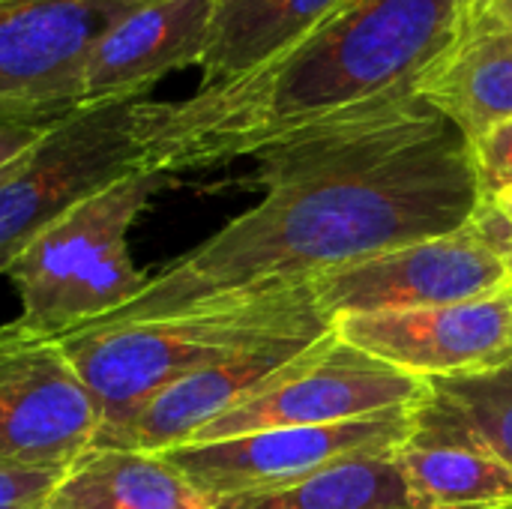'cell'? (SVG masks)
<instances>
[{"label": "cell", "mask_w": 512, "mask_h": 509, "mask_svg": "<svg viewBox=\"0 0 512 509\" xmlns=\"http://www.w3.org/2000/svg\"><path fill=\"white\" fill-rule=\"evenodd\" d=\"M51 123H6L0 120V180L12 174V168L42 141Z\"/></svg>", "instance_id": "7402d4cb"}, {"label": "cell", "mask_w": 512, "mask_h": 509, "mask_svg": "<svg viewBox=\"0 0 512 509\" xmlns=\"http://www.w3.org/2000/svg\"><path fill=\"white\" fill-rule=\"evenodd\" d=\"M417 96L441 111L468 144L512 120V30L456 33V42L417 81Z\"/></svg>", "instance_id": "9a60e30c"}, {"label": "cell", "mask_w": 512, "mask_h": 509, "mask_svg": "<svg viewBox=\"0 0 512 509\" xmlns=\"http://www.w3.org/2000/svg\"><path fill=\"white\" fill-rule=\"evenodd\" d=\"M471 162L480 198L492 201L512 189V120L471 141Z\"/></svg>", "instance_id": "ffe728a7"}, {"label": "cell", "mask_w": 512, "mask_h": 509, "mask_svg": "<svg viewBox=\"0 0 512 509\" xmlns=\"http://www.w3.org/2000/svg\"><path fill=\"white\" fill-rule=\"evenodd\" d=\"M429 405L512 468V363L483 375L429 381Z\"/></svg>", "instance_id": "d6986e66"}, {"label": "cell", "mask_w": 512, "mask_h": 509, "mask_svg": "<svg viewBox=\"0 0 512 509\" xmlns=\"http://www.w3.org/2000/svg\"><path fill=\"white\" fill-rule=\"evenodd\" d=\"M486 27L512 30V0H459V33Z\"/></svg>", "instance_id": "603a6c76"}, {"label": "cell", "mask_w": 512, "mask_h": 509, "mask_svg": "<svg viewBox=\"0 0 512 509\" xmlns=\"http://www.w3.org/2000/svg\"><path fill=\"white\" fill-rule=\"evenodd\" d=\"M351 0H213L201 87L237 78L294 45Z\"/></svg>", "instance_id": "e0dca14e"}, {"label": "cell", "mask_w": 512, "mask_h": 509, "mask_svg": "<svg viewBox=\"0 0 512 509\" xmlns=\"http://www.w3.org/2000/svg\"><path fill=\"white\" fill-rule=\"evenodd\" d=\"M411 509H512V468L453 426L429 399L411 438L393 453Z\"/></svg>", "instance_id": "5bb4252c"}, {"label": "cell", "mask_w": 512, "mask_h": 509, "mask_svg": "<svg viewBox=\"0 0 512 509\" xmlns=\"http://www.w3.org/2000/svg\"><path fill=\"white\" fill-rule=\"evenodd\" d=\"M135 3H147V0H135Z\"/></svg>", "instance_id": "4316f807"}, {"label": "cell", "mask_w": 512, "mask_h": 509, "mask_svg": "<svg viewBox=\"0 0 512 509\" xmlns=\"http://www.w3.org/2000/svg\"><path fill=\"white\" fill-rule=\"evenodd\" d=\"M459 0H351L321 27L177 102L144 99V171L177 177L285 144L315 126L417 96L456 42Z\"/></svg>", "instance_id": "7a4b0ae2"}, {"label": "cell", "mask_w": 512, "mask_h": 509, "mask_svg": "<svg viewBox=\"0 0 512 509\" xmlns=\"http://www.w3.org/2000/svg\"><path fill=\"white\" fill-rule=\"evenodd\" d=\"M0 3H12V0H0Z\"/></svg>", "instance_id": "484cf974"}, {"label": "cell", "mask_w": 512, "mask_h": 509, "mask_svg": "<svg viewBox=\"0 0 512 509\" xmlns=\"http://www.w3.org/2000/svg\"><path fill=\"white\" fill-rule=\"evenodd\" d=\"M255 159L249 186L264 192L261 201L87 327L309 285L327 270L450 234L480 204L468 138L420 96L315 126Z\"/></svg>", "instance_id": "6da1fadb"}, {"label": "cell", "mask_w": 512, "mask_h": 509, "mask_svg": "<svg viewBox=\"0 0 512 509\" xmlns=\"http://www.w3.org/2000/svg\"><path fill=\"white\" fill-rule=\"evenodd\" d=\"M63 468H0V509H42Z\"/></svg>", "instance_id": "44dd1931"}, {"label": "cell", "mask_w": 512, "mask_h": 509, "mask_svg": "<svg viewBox=\"0 0 512 509\" xmlns=\"http://www.w3.org/2000/svg\"><path fill=\"white\" fill-rule=\"evenodd\" d=\"M213 0H147L123 9L90 51L84 105L150 96L171 72L201 66Z\"/></svg>", "instance_id": "7c38bea8"}, {"label": "cell", "mask_w": 512, "mask_h": 509, "mask_svg": "<svg viewBox=\"0 0 512 509\" xmlns=\"http://www.w3.org/2000/svg\"><path fill=\"white\" fill-rule=\"evenodd\" d=\"M99 429V402L60 336L0 324V468H63Z\"/></svg>", "instance_id": "52a82bcc"}, {"label": "cell", "mask_w": 512, "mask_h": 509, "mask_svg": "<svg viewBox=\"0 0 512 509\" xmlns=\"http://www.w3.org/2000/svg\"><path fill=\"white\" fill-rule=\"evenodd\" d=\"M414 411H387L330 426L264 429L225 441L183 444L162 456L216 504L294 486L348 459L393 456L414 432Z\"/></svg>", "instance_id": "8992f818"}, {"label": "cell", "mask_w": 512, "mask_h": 509, "mask_svg": "<svg viewBox=\"0 0 512 509\" xmlns=\"http://www.w3.org/2000/svg\"><path fill=\"white\" fill-rule=\"evenodd\" d=\"M333 333L420 381L468 378L512 363V288L429 309L348 315Z\"/></svg>", "instance_id": "30bf717a"}, {"label": "cell", "mask_w": 512, "mask_h": 509, "mask_svg": "<svg viewBox=\"0 0 512 509\" xmlns=\"http://www.w3.org/2000/svg\"><path fill=\"white\" fill-rule=\"evenodd\" d=\"M483 201H486V198H483ZM492 201H498V204L512 216V189L510 192H504V195H498V198H492Z\"/></svg>", "instance_id": "cb8c5ba5"}, {"label": "cell", "mask_w": 512, "mask_h": 509, "mask_svg": "<svg viewBox=\"0 0 512 509\" xmlns=\"http://www.w3.org/2000/svg\"><path fill=\"white\" fill-rule=\"evenodd\" d=\"M330 330L312 285H294L162 318L84 327L60 342L102 411L93 447H120L141 411L180 378L270 345H312Z\"/></svg>", "instance_id": "3957f363"}, {"label": "cell", "mask_w": 512, "mask_h": 509, "mask_svg": "<svg viewBox=\"0 0 512 509\" xmlns=\"http://www.w3.org/2000/svg\"><path fill=\"white\" fill-rule=\"evenodd\" d=\"M135 0L0 3V120L54 123L84 108V75L102 30Z\"/></svg>", "instance_id": "ba28073f"}, {"label": "cell", "mask_w": 512, "mask_h": 509, "mask_svg": "<svg viewBox=\"0 0 512 509\" xmlns=\"http://www.w3.org/2000/svg\"><path fill=\"white\" fill-rule=\"evenodd\" d=\"M426 399L429 381L357 351L330 330L309 345L270 390L213 420L189 444L225 441L264 429L330 426L387 411H414Z\"/></svg>", "instance_id": "5b68a950"}, {"label": "cell", "mask_w": 512, "mask_h": 509, "mask_svg": "<svg viewBox=\"0 0 512 509\" xmlns=\"http://www.w3.org/2000/svg\"><path fill=\"white\" fill-rule=\"evenodd\" d=\"M306 348L309 345H270L180 378L141 411L123 444L111 450L165 453L189 444L204 426L270 390Z\"/></svg>", "instance_id": "4fadbf2b"}, {"label": "cell", "mask_w": 512, "mask_h": 509, "mask_svg": "<svg viewBox=\"0 0 512 509\" xmlns=\"http://www.w3.org/2000/svg\"><path fill=\"white\" fill-rule=\"evenodd\" d=\"M42 509H216L162 453L90 447L66 465Z\"/></svg>", "instance_id": "2e32d148"}, {"label": "cell", "mask_w": 512, "mask_h": 509, "mask_svg": "<svg viewBox=\"0 0 512 509\" xmlns=\"http://www.w3.org/2000/svg\"><path fill=\"white\" fill-rule=\"evenodd\" d=\"M150 96L84 105L48 126L0 180V273L63 213L111 183L144 171L138 108Z\"/></svg>", "instance_id": "277c9868"}, {"label": "cell", "mask_w": 512, "mask_h": 509, "mask_svg": "<svg viewBox=\"0 0 512 509\" xmlns=\"http://www.w3.org/2000/svg\"><path fill=\"white\" fill-rule=\"evenodd\" d=\"M312 294L330 318L408 312L492 297L512 288L507 261L465 222L462 228L396 246L315 276Z\"/></svg>", "instance_id": "9c48e42d"}, {"label": "cell", "mask_w": 512, "mask_h": 509, "mask_svg": "<svg viewBox=\"0 0 512 509\" xmlns=\"http://www.w3.org/2000/svg\"><path fill=\"white\" fill-rule=\"evenodd\" d=\"M171 183L174 180L165 174L135 171L48 225L6 270L21 300V315L15 324L36 330L54 297L75 276L90 270L108 249L126 243L132 222L144 213L150 198Z\"/></svg>", "instance_id": "8fae6325"}, {"label": "cell", "mask_w": 512, "mask_h": 509, "mask_svg": "<svg viewBox=\"0 0 512 509\" xmlns=\"http://www.w3.org/2000/svg\"><path fill=\"white\" fill-rule=\"evenodd\" d=\"M507 267H510V276H512V252L507 255Z\"/></svg>", "instance_id": "d4e9b609"}, {"label": "cell", "mask_w": 512, "mask_h": 509, "mask_svg": "<svg viewBox=\"0 0 512 509\" xmlns=\"http://www.w3.org/2000/svg\"><path fill=\"white\" fill-rule=\"evenodd\" d=\"M216 509H411L393 456H360L294 486L216 501Z\"/></svg>", "instance_id": "ac0fdd59"}]
</instances>
